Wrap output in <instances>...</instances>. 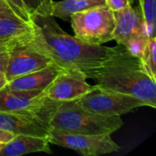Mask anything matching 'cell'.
<instances>
[{"instance_id":"6da1fadb","label":"cell","mask_w":156,"mask_h":156,"mask_svg":"<svg viewBox=\"0 0 156 156\" xmlns=\"http://www.w3.org/2000/svg\"><path fill=\"white\" fill-rule=\"evenodd\" d=\"M31 42L64 70L84 75L114 55L121 45L111 48L84 42L66 33L50 15L31 16Z\"/></svg>"},{"instance_id":"7a4b0ae2","label":"cell","mask_w":156,"mask_h":156,"mask_svg":"<svg viewBox=\"0 0 156 156\" xmlns=\"http://www.w3.org/2000/svg\"><path fill=\"white\" fill-rule=\"evenodd\" d=\"M100 90L130 95L156 108V81L145 71L140 58L130 55L121 45L119 50L98 68L85 74Z\"/></svg>"},{"instance_id":"3957f363","label":"cell","mask_w":156,"mask_h":156,"mask_svg":"<svg viewBox=\"0 0 156 156\" xmlns=\"http://www.w3.org/2000/svg\"><path fill=\"white\" fill-rule=\"evenodd\" d=\"M122 125V116L90 112L75 101H60L49 120L51 128L80 134H112Z\"/></svg>"},{"instance_id":"277c9868","label":"cell","mask_w":156,"mask_h":156,"mask_svg":"<svg viewBox=\"0 0 156 156\" xmlns=\"http://www.w3.org/2000/svg\"><path fill=\"white\" fill-rule=\"evenodd\" d=\"M69 21L75 37L84 42L102 45L113 40L114 15L106 4L74 13Z\"/></svg>"},{"instance_id":"5b68a950","label":"cell","mask_w":156,"mask_h":156,"mask_svg":"<svg viewBox=\"0 0 156 156\" xmlns=\"http://www.w3.org/2000/svg\"><path fill=\"white\" fill-rule=\"evenodd\" d=\"M59 102L49 100L41 90H16L6 87L0 90V112L35 116L48 126Z\"/></svg>"},{"instance_id":"8992f818","label":"cell","mask_w":156,"mask_h":156,"mask_svg":"<svg viewBox=\"0 0 156 156\" xmlns=\"http://www.w3.org/2000/svg\"><path fill=\"white\" fill-rule=\"evenodd\" d=\"M48 139L53 144L83 156H99L118 152L121 148L111 134H80L49 127Z\"/></svg>"},{"instance_id":"52a82bcc","label":"cell","mask_w":156,"mask_h":156,"mask_svg":"<svg viewBox=\"0 0 156 156\" xmlns=\"http://www.w3.org/2000/svg\"><path fill=\"white\" fill-rule=\"evenodd\" d=\"M30 33L18 37L8 49V61L5 70L8 81L53 63L31 42Z\"/></svg>"},{"instance_id":"ba28073f","label":"cell","mask_w":156,"mask_h":156,"mask_svg":"<svg viewBox=\"0 0 156 156\" xmlns=\"http://www.w3.org/2000/svg\"><path fill=\"white\" fill-rule=\"evenodd\" d=\"M75 101L86 111L106 116H122L136 108L147 107V104L140 99L126 94L102 90L97 87Z\"/></svg>"},{"instance_id":"9c48e42d","label":"cell","mask_w":156,"mask_h":156,"mask_svg":"<svg viewBox=\"0 0 156 156\" xmlns=\"http://www.w3.org/2000/svg\"><path fill=\"white\" fill-rule=\"evenodd\" d=\"M95 89L96 85L89 84L83 73L62 70L43 92L49 100L69 101L78 100Z\"/></svg>"},{"instance_id":"30bf717a","label":"cell","mask_w":156,"mask_h":156,"mask_svg":"<svg viewBox=\"0 0 156 156\" xmlns=\"http://www.w3.org/2000/svg\"><path fill=\"white\" fill-rule=\"evenodd\" d=\"M115 27L112 33L113 40L124 44L132 37L145 33L144 21L140 6L129 5L122 9L113 11Z\"/></svg>"},{"instance_id":"8fae6325","label":"cell","mask_w":156,"mask_h":156,"mask_svg":"<svg viewBox=\"0 0 156 156\" xmlns=\"http://www.w3.org/2000/svg\"><path fill=\"white\" fill-rule=\"evenodd\" d=\"M0 129L14 134H27L48 138L49 126L35 116L0 112Z\"/></svg>"},{"instance_id":"7c38bea8","label":"cell","mask_w":156,"mask_h":156,"mask_svg":"<svg viewBox=\"0 0 156 156\" xmlns=\"http://www.w3.org/2000/svg\"><path fill=\"white\" fill-rule=\"evenodd\" d=\"M62 70L64 69L57 64L51 63L41 69L19 76L8 81L5 87L16 90L43 91Z\"/></svg>"},{"instance_id":"4fadbf2b","label":"cell","mask_w":156,"mask_h":156,"mask_svg":"<svg viewBox=\"0 0 156 156\" xmlns=\"http://www.w3.org/2000/svg\"><path fill=\"white\" fill-rule=\"evenodd\" d=\"M32 153L50 154L48 139L27 134H16L9 142L0 144V155L2 156H21Z\"/></svg>"},{"instance_id":"5bb4252c","label":"cell","mask_w":156,"mask_h":156,"mask_svg":"<svg viewBox=\"0 0 156 156\" xmlns=\"http://www.w3.org/2000/svg\"><path fill=\"white\" fill-rule=\"evenodd\" d=\"M104 4L105 0H62L58 2L53 1L50 16L69 21L70 16L74 13Z\"/></svg>"},{"instance_id":"9a60e30c","label":"cell","mask_w":156,"mask_h":156,"mask_svg":"<svg viewBox=\"0 0 156 156\" xmlns=\"http://www.w3.org/2000/svg\"><path fill=\"white\" fill-rule=\"evenodd\" d=\"M31 31V23L23 21L11 12H0V39L18 37Z\"/></svg>"},{"instance_id":"2e32d148","label":"cell","mask_w":156,"mask_h":156,"mask_svg":"<svg viewBox=\"0 0 156 156\" xmlns=\"http://www.w3.org/2000/svg\"><path fill=\"white\" fill-rule=\"evenodd\" d=\"M140 8L144 21V31L149 38L155 37L156 0H140Z\"/></svg>"},{"instance_id":"e0dca14e","label":"cell","mask_w":156,"mask_h":156,"mask_svg":"<svg viewBox=\"0 0 156 156\" xmlns=\"http://www.w3.org/2000/svg\"><path fill=\"white\" fill-rule=\"evenodd\" d=\"M156 38L152 37L149 39L144 53L141 58L144 68L147 74L156 81Z\"/></svg>"},{"instance_id":"ac0fdd59","label":"cell","mask_w":156,"mask_h":156,"mask_svg":"<svg viewBox=\"0 0 156 156\" xmlns=\"http://www.w3.org/2000/svg\"><path fill=\"white\" fill-rule=\"evenodd\" d=\"M149 37L145 33L137 35L132 38H130L125 44L124 48L127 50V52L132 55L133 57H135L137 58H142L144 50L146 48V46L149 41Z\"/></svg>"},{"instance_id":"d6986e66","label":"cell","mask_w":156,"mask_h":156,"mask_svg":"<svg viewBox=\"0 0 156 156\" xmlns=\"http://www.w3.org/2000/svg\"><path fill=\"white\" fill-rule=\"evenodd\" d=\"M30 16L34 15H50L53 0H22Z\"/></svg>"},{"instance_id":"ffe728a7","label":"cell","mask_w":156,"mask_h":156,"mask_svg":"<svg viewBox=\"0 0 156 156\" xmlns=\"http://www.w3.org/2000/svg\"><path fill=\"white\" fill-rule=\"evenodd\" d=\"M14 15L27 23H31V16L22 0H4Z\"/></svg>"},{"instance_id":"44dd1931","label":"cell","mask_w":156,"mask_h":156,"mask_svg":"<svg viewBox=\"0 0 156 156\" xmlns=\"http://www.w3.org/2000/svg\"><path fill=\"white\" fill-rule=\"evenodd\" d=\"M133 0H105V4L112 11H116L129 5H133Z\"/></svg>"},{"instance_id":"7402d4cb","label":"cell","mask_w":156,"mask_h":156,"mask_svg":"<svg viewBox=\"0 0 156 156\" xmlns=\"http://www.w3.org/2000/svg\"><path fill=\"white\" fill-rule=\"evenodd\" d=\"M18 37L10 38V39H0V52L8 50L11 48V46L17 40Z\"/></svg>"},{"instance_id":"603a6c76","label":"cell","mask_w":156,"mask_h":156,"mask_svg":"<svg viewBox=\"0 0 156 156\" xmlns=\"http://www.w3.org/2000/svg\"><path fill=\"white\" fill-rule=\"evenodd\" d=\"M16 134H14L13 133H10V132H7L5 130H3V129H0V144H5L7 142H9L11 139L14 138Z\"/></svg>"},{"instance_id":"cb8c5ba5","label":"cell","mask_w":156,"mask_h":156,"mask_svg":"<svg viewBox=\"0 0 156 156\" xmlns=\"http://www.w3.org/2000/svg\"><path fill=\"white\" fill-rule=\"evenodd\" d=\"M8 61V50L0 52V72H5Z\"/></svg>"},{"instance_id":"d4e9b609","label":"cell","mask_w":156,"mask_h":156,"mask_svg":"<svg viewBox=\"0 0 156 156\" xmlns=\"http://www.w3.org/2000/svg\"><path fill=\"white\" fill-rule=\"evenodd\" d=\"M8 80L5 75V72L1 71L0 72V90H2L4 87H5V85L7 84Z\"/></svg>"},{"instance_id":"484cf974","label":"cell","mask_w":156,"mask_h":156,"mask_svg":"<svg viewBox=\"0 0 156 156\" xmlns=\"http://www.w3.org/2000/svg\"><path fill=\"white\" fill-rule=\"evenodd\" d=\"M0 12H11L10 8L8 7V5L5 4V2L4 0H0Z\"/></svg>"},{"instance_id":"4316f807","label":"cell","mask_w":156,"mask_h":156,"mask_svg":"<svg viewBox=\"0 0 156 156\" xmlns=\"http://www.w3.org/2000/svg\"><path fill=\"white\" fill-rule=\"evenodd\" d=\"M139 1H140V0H139Z\"/></svg>"}]
</instances>
